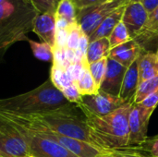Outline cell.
Masks as SVG:
<instances>
[{
    "label": "cell",
    "mask_w": 158,
    "mask_h": 157,
    "mask_svg": "<svg viewBox=\"0 0 158 157\" xmlns=\"http://www.w3.org/2000/svg\"><path fill=\"white\" fill-rule=\"evenodd\" d=\"M139 60L140 56L127 68V71L123 79L119 97L125 103H133L134 97L140 86Z\"/></svg>",
    "instance_id": "cell-13"
},
{
    "label": "cell",
    "mask_w": 158,
    "mask_h": 157,
    "mask_svg": "<svg viewBox=\"0 0 158 157\" xmlns=\"http://www.w3.org/2000/svg\"><path fill=\"white\" fill-rule=\"evenodd\" d=\"M30 117L53 132L95 145L86 118L77 104L49 113L31 115Z\"/></svg>",
    "instance_id": "cell-3"
},
{
    "label": "cell",
    "mask_w": 158,
    "mask_h": 157,
    "mask_svg": "<svg viewBox=\"0 0 158 157\" xmlns=\"http://www.w3.org/2000/svg\"><path fill=\"white\" fill-rule=\"evenodd\" d=\"M86 60V58L82 61V62H80V63H73V64H70L67 69H68V72L69 73L73 82L75 83L78 79L80 78V75L82 71V68H83V63L84 61Z\"/></svg>",
    "instance_id": "cell-31"
},
{
    "label": "cell",
    "mask_w": 158,
    "mask_h": 157,
    "mask_svg": "<svg viewBox=\"0 0 158 157\" xmlns=\"http://www.w3.org/2000/svg\"><path fill=\"white\" fill-rule=\"evenodd\" d=\"M126 67L122 66L114 59L107 58L106 72L100 86V90L114 96H118L121 91L123 79L127 71Z\"/></svg>",
    "instance_id": "cell-10"
},
{
    "label": "cell",
    "mask_w": 158,
    "mask_h": 157,
    "mask_svg": "<svg viewBox=\"0 0 158 157\" xmlns=\"http://www.w3.org/2000/svg\"><path fill=\"white\" fill-rule=\"evenodd\" d=\"M134 149L145 151L149 153L152 157H158V135L152 138H147L142 145Z\"/></svg>",
    "instance_id": "cell-28"
},
{
    "label": "cell",
    "mask_w": 158,
    "mask_h": 157,
    "mask_svg": "<svg viewBox=\"0 0 158 157\" xmlns=\"http://www.w3.org/2000/svg\"><path fill=\"white\" fill-rule=\"evenodd\" d=\"M31 30L40 37V39L50 44L55 45L56 23V17L53 13H41L33 17Z\"/></svg>",
    "instance_id": "cell-11"
},
{
    "label": "cell",
    "mask_w": 158,
    "mask_h": 157,
    "mask_svg": "<svg viewBox=\"0 0 158 157\" xmlns=\"http://www.w3.org/2000/svg\"><path fill=\"white\" fill-rule=\"evenodd\" d=\"M158 75V57L156 53L147 51L142 53L139 60L140 84Z\"/></svg>",
    "instance_id": "cell-15"
},
{
    "label": "cell",
    "mask_w": 158,
    "mask_h": 157,
    "mask_svg": "<svg viewBox=\"0 0 158 157\" xmlns=\"http://www.w3.org/2000/svg\"><path fill=\"white\" fill-rule=\"evenodd\" d=\"M25 157H31V156H29V155H27V156H25Z\"/></svg>",
    "instance_id": "cell-40"
},
{
    "label": "cell",
    "mask_w": 158,
    "mask_h": 157,
    "mask_svg": "<svg viewBox=\"0 0 158 157\" xmlns=\"http://www.w3.org/2000/svg\"><path fill=\"white\" fill-rule=\"evenodd\" d=\"M68 31H69V34H68L67 48L76 51L79 47V43H80V39H81L82 31L77 22L70 24Z\"/></svg>",
    "instance_id": "cell-25"
},
{
    "label": "cell",
    "mask_w": 158,
    "mask_h": 157,
    "mask_svg": "<svg viewBox=\"0 0 158 157\" xmlns=\"http://www.w3.org/2000/svg\"><path fill=\"white\" fill-rule=\"evenodd\" d=\"M107 58H103L99 61L94 62L92 64H89V69L90 72L97 84V86L100 89V86L102 84V81L105 78L106 72V66H107Z\"/></svg>",
    "instance_id": "cell-23"
},
{
    "label": "cell",
    "mask_w": 158,
    "mask_h": 157,
    "mask_svg": "<svg viewBox=\"0 0 158 157\" xmlns=\"http://www.w3.org/2000/svg\"><path fill=\"white\" fill-rule=\"evenodd\" d=\"M80 93L81 95H91V94H96L99 92V87L95 83L90 69H89V64L87 60L83 63L82 71L80 75V78L75 82Z\"/></svg>",
    "instance_id": "cell-17"
},
{
    "label": "cell",
    "mask_w": 158,
    "mask_h": 157,
    "mask_svg": "<svg viewBox=\"0 0 158 157\" xmlns=\"http://www.w3.org/2000/svg\"><path fill=\"white\" fill-rule=\"evenodd\" d=\"M138 105L155 111V109L158 105V89L153 92L151 94H149L143 102H141Z\"/></svg>",
    "instance_id": "cell-30"
},
{
    "label": "cell",
    "mask_w": 158,
    "mask_h": 157,
    "mask_svg": "<svg viewBox=\"0 0 158 157\" xmlns=\"http://www.w3.org/2000/svg\"><path fill=\"white\" fill-rule=\"evenodd\" d=\"M106 157H118V156H117L116 155H115V153H114V151H113V153L110 155H108V156H106Z\"/></svg>",
    "instance_id": "cell-36"
},
{
    "label": "cell",
    "mask_w": 158,
    "mask_h": 157,
    "mask_svg": "<svg viewBox=\"0 0 158 157\" xmlns=\"http://www.w3.org/2000/svg\"><path fill=\"white\" fill-rule=\"evenodd\" d=\"M154 110L140 105H132L129 116L128 148H137L147 139V130L150 118Z\"/></svg>",
    "instance_id": "cell-7"
},
{
    "label": "cell",
    "mask_w": 158,
    "mask_h": 157,
    "mask_svg": "<svg viewBox=\"0 0 158 157\" xmlns=\"http://www.w3.org/2000/svg\"><path fill=\"white\" fill-rule=\"evenodd\" d=\"M0 157H1V156H0Z\"/></svg>",
    "instance_id": "cell-41"
},
{
    "label": "cell",
    "mask_w": 158,
    "mask_h": 157,
    "mask_svg": "<svg viewBox=\"0 0 158 157\" xmlns=\"http://www.w3.org/2000/svg\"><path fill=\"white\" fill-rule=\"evenodd\" d=\"M156 41H158V31L156 33Z\"/></svg>",
    "instance_id": "cell-38"
},
{
    "label": "cell",
    "mask_w": 158,
    "mask_h": 157,
    "mask_svg": "<svg viewBox=\"0 0 158 157\" xmlns=\"http://www.w3.org/2000/svg\"><path fill=\"white\" fill-rule=\"evenodd\" d=\"M49 79L52 81V83L60 91L74 83L69 73L68 72V69L64 67H61L54 63L51 68Z\"/></svg>",
    "instance_id": "cell-18"
},
{
    "label": "cell",
    "mask_w": 158,
    "mask_h": 157,
    "mask_svg": "<svg viewBox=\"0 0 158 157\" xmlns=\"http://www.w3.org/2000/svg\"><path fill=\"white\" fill-rule=\"evenodd\" d=\"M142 4L150 14L158 6V0H143L142 1Z\"/></svg>",
    "instance_id": "cell-35"
},
{
    "label": "cell",
    "mask_w": 158,
    "mask_h": 157,
    "mask_svg": "<svg viewBox=\"0 0 158 157\" xmlns=\"http://www.w3.org/2000/svg\"><path fill=\"white\" fill-rule=\"evenodd\" d=\"M158 89V75L143 81L140 84L138 91L136 93V95L133 100V104L138 105L141 102H143L149 94H151L153 92Z\"/></svg>",
    "instance_id": "cell-21"
},
{
    "label": "cell",
    "mask_w": 158,
    "mask_h": 157,
    "mask_svg": "<svg viewBox=\"0 0 158 157\" xmlns=\"http://www.w3.org/2000/svg\"><path fill=\"white\" fill-rule=\"evenodd\" d=\"M16 6L9 0H0V24L16 13Z\"/></svg>",
    "instance_id": "cell-26"
},
{
    "label": "cell",
    "mask_w": 158,
    "mask_h": 157,
    "mask_svg": "<svg viewBox=\"0 0 158 157\" xmlns=\"http://www.w3.org/2000/svg\"><path fill=\"white\" fill-rule=\"evenodd\" d=\"M71 105L48 79L28 93L0 99V111L18 116H31L49 113Z\"/></svg>",
    "instance_id": "cell-2"
},
{
    "label": "cell",
    "mask_w": 158,
    "mask_h": 157,
    "mask_svg": "<svg viewBox=\"0 0 158 157\" xmlns=\"http://www.w3.org/2000/svg\"><path fill=\"white\" fill-rule=\"evenodd\" d=\"M77 8L72 0H61L56 10V19H64L72 24L76 21Z\"/></svg>",
    "instance_id": "cell-19"
},
{
    "label": "cell",
    "mask_w": 158,
    "mask_h": 157,
    "mask_svg": "<svg viewBox=\"0 0 158 157\" xmlns=\"http://www.w3.org/2000/svg\"><path fill=\"white\" fill-rule=\"evenodd\" d=\"M131 2H142V1H143V0H130Z\"/></svg>",
    "instance_id": "cell-37"
},
{
    "label": "cell",
    "mask_w": 158,
    "mask_h": 157,
    "mask_svg": "<svg viewBox=\"0 0 158 157\" xmlns=\"http://www.w3.org/2000/svg\"><path fill=\"white\" fill-rule=\"evenodd\" d=\"M125 7L126 6L119 7L112 14H110L106 19H104L98 26V28L89 36V42L91 43L102 38H109L115 27L121 21Z\"/></svg>",
    "instance_id": "cell-14"
},
{
    "label": "cell",
    "mask_w": 158,
    "mask_h": 157,
    "mask_svg": "<svg viewBox=\"0 0 158 157\" xmlns=\"http://www.w3.org/2000/svg\"><path fill=\"white\" fill-rule=\"evenodd\" d=\"M89 37L82 31L81 35V39H80V43H79V47L78 50L84 56H86V53H87V49L89 46Z\"/></svg>",
    "instance_id": "cell-34"
},
{
    "label": "cell",
    "mask_w": 158,
    "mask_h": 157,
    "mask_svg": "<svg viewBox=\"0 0 158 157\" xmlns=\"http://www.w3.org/2000/svg\"><path fill=\"white\" fill-rule=\"evenodd\" d=\"M27 41L30 43L31 49L32 51V54L34 57H36L39 60L45 61V62H53L54 59V53H53V47L48 44L47 43L42 42L38 43L30 39H27Z\"/></svg>",
    "instance_id": "cell-20"
},
{
    "label": "cell",
    "mask_w": 158,
    "mask_h": 157,
    "mask_svg": "<svg viewBox=\"0 0 158 157\" xmlns=\"http://www.w3.org/2000/svg\"><path fill=\"white\" fill-rule=\"evenodd\" d=\"M108 1H110V0H72V2L74 3L77 9H81V8H83L86 6L96 5V4L106 3Z\"/></svg>",
    "instance_id": "cell-33"
},
{
    "label": "cell",
    "mask_w": 158,
    "mask_h": 157,
    "mask_svg": "<svg viewBox=\"0 0 158 157\" xmlns=\"http://www.w3.org/2000/svg\"><path fill=\"white\" fill-rule=\"evenodd\" d=\"M33 8L41 13H56L58 4L61 0H27Z\"/></svg>",
    "instance_id": "cell-24"
},
{
    "label": "cell",
    "mask_w": 158,
    "mask_h": 157,
    "mask_svg": "<svg viewBox=\"0 0 158 157\" xmlns=\"http://www.w3.org/2000/svg\"><path fill=\"white\" fill-rule=\"evenodd\" d=\"M7 120V119H6ZM9 121V120H7ZM23 137L28 155L31 157H78L58 143L44 136L31 132L11 121H9Z\"/></svg>",
    "instance_id": "cell-5"
},
{
    "label": "cell",
    "mask_w": 158,
    "mask_h": 157,
    "mask_svg": "<svg viewBox=\"0 0 158 157\" xmlns=\"http://www.w3.org/2000/svg\"><path fill=\"white\" fill-rule=\"evenodd\" d=\"M108 39H109L111 48H114L118 45H120V44L131 40V38L129 34V31L122 21H120L115 27V29L111 32Z\"/></svg>",
    "instance_id": "cell-22"
},
{
    "label": "cell",
    "mask_w": 158,
    "mask_h": 157,
    "mask_svg": "<svg viewBox=\"0 0 158 157\" xmlns=\"http://www.w3.org/2000/svg\"><path fill=\"white\" fill-rule=\"evenodd\" d=\"M63 95L65 96V98L72 104H81V99H82V95L80 93L77 86L75 83L66 87L65 89H63L62 91Z\"/></svg>",
    "instance_id": "cell-27"
},
{
    "label": "cell",
    "mask_w": 158,
    "mask_h": 157,
    "mask_svg": "<svg viewBox=\"0 0 158 157\" xmlns=\"http://www.w3.org/2000/svg\"><path fill=\"white\" fill-rule=\"evenodd\" d=\"M156 56H157V57H158V48H157V50H156Z\"/></svg>",
    "instance_id": "cell-39"
},
{
    "label": "cell",
    "mask_w": 158,
    "mask_h": 157,
    "mask_svg": "<svg viewBox=\"0 0 158 157\" xmlns=\"http://www.w3.org/2000/svg\"><path fill=\"white\" fill-rule=\"evenodd\" d=\"M130 3V0H110L106 3L77 9L76 21L81 31L89 37L110 14Z\"/></svg>",
    "instance_id": "cell-4"
},
{
    "label": "cell",
    "mask_w": 158,
    "mask_h": 157,
    "mask_svg": "<svg viewBox=\"0 0 158 157\" xmlns=\"http://www.w3.org/2000/svg\"><path fill=\"white\" fill-rule=\"evenodd\" d=\"M149 18V13L142 2H131L126 6L121 21L127 28L131 39H134L143 29Z\"/></svg>",
    "instance_id": "cell-9"
},
{
    "label": "cell",
    "mask_w": 158,
    "mask_h": 157,
    "mask_svg": "<svg viewBox=\"0 0 158 157\" xmlns=\"http://www.w3.org/2000/svg\"><path fill=\"white\" fill-rule=\"evenodd\" d=\"M124 104L126 103L120 97L99 90L96 94L82 95L81 103L78 104V105L95 116L104 117L114 112Z\"/></svg>",
    "instance_id": "cell-8"
},
{
    "label": "cell",
    "mask_w": 158,
    "mask_h": 157,
    "mask_svg": "<svg viewBox=\"0 0 158 157\" xmlns=\"http://www.w3.org/2000/svg\"><path fill=\"white\" fill-rule=\"evenodd\" d=\"M132 105L133 103H126L104 117L95 116L78 105L86 118L90 133L97 147L107 150L129 147V116Z\"/></svg>",
    "instance_id": "cell-1"
},
{
    "label": "cell",
    "mask_w": 158,
    "mask_h": 157,
    "mask_svg": "<svg viewBox=\"0 0 158 157\" xmlns=\"http://www.w3.org/2000/svg\"><path fill=\"white\" fill-rule=\"evenodd\" d=\"M114 153L118 157H152L143 155L134 148H124L121 150H114Z\"/></svg>",
    "instance_id": "cell-32"
},
{
    "label": "cell",
    "mask_w": 158,
    "mask_h": 157,
    "mask_svg": "<svg viewBox=\"0 0 158 157\" xmlns=\"http://www.w3.org/2000/svg\"><path fill=\"white\" fill-rule=\"evenodd\" d=\"M28 149L19 130L0 115V156L25 157Z\"/></svg>",
    "instance_id": "cell-6"
},
{
    "label": "cell",
    "mask_w": 158,
    "mask_h": 157,
    "mask_svg": "<svg viewBox=\"0 0 158 157\" xmlns=\"http://www.w3.org/2000/svg\"><path fill=\"white\" fill-rule=\"evenodd\" d=\"M143 52L141 45L133 39L110 49L108 57L129 68Z\"/></svg>",
    "instance_id": "cell-12"
},
{
    "label": "cell",
    "mask_w": 158,
    "mask_h": 157,
    "mask_svg": "<svg viewBox=\"0 0 158 157\" xmlns=\"http://www.w3.org/2000/svg\"><path fill=\"white\" fill-rule=\"evenodd\" d=\"M69 28L68 29H58L56 31V40L54 47L57 48H67V42H68V34H69Z\"/></svg>",
    "instance_id": "cell-29"
},
{
    "label": "cell",
    "mask_w": 158,
    "mask_h": 157,
    "mask_svg": "<svg viewBox=\"0 0 158 157\" xmlns=\"http://www.w3.org/2000/svg\"><path fill=\"white\" fill-rule=\"evenodd\" d=\"M110 49L111 46L108 38H102L91 42L86 53V60L88 64H92L103 58L108 57Z\"/></svg>",
    "instance_id": "cell-16"
}]
</instances>
